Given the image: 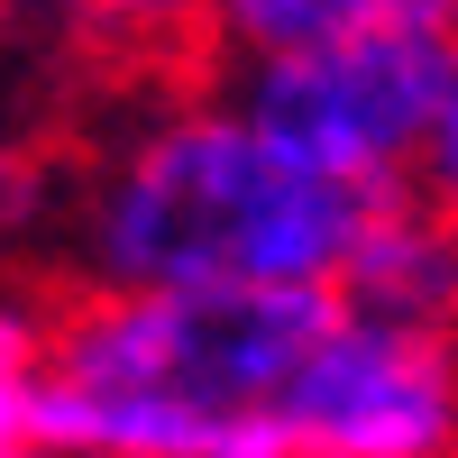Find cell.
I'll return each instance as SVG.
<instances>
[{
  "instance_id": "cell-2",
  "label": "cell",
  "mask_w": 458,
  "mask_h": 458,
  "mask_svg": "<svg viewBox=\"0 0 458 458\" xmlns=\"http://www.w3.org/2000/svg\"><path fill=\"white\" fill-rule=\"evenodd\" d=\"M330 293H73L47 312V458H276Z\"/></svg>"
},
{
  "instance_id": "cell-1",
  "label": "cell",
  "mask_w": 458,
  "mask_h": 458,
  "mask_svg": "<svg viewBox=\"0 0 458 458\" xmlns=\"http://www.w3.org/2000/svg\"><path fill=\"white\" fill-rule=\"evenodd\" d=\"M376 202L293 165L202 73L101 129L55 229L92 293H339Z\"/></svg>"
},
{
  "instance_id": "cell-5",
  "label": "cell",
  "mask_w": 458,
  "mask_h": 458,
  "mask_svg": "<svg viewBox=\"0 0 458 458\" xmlns=\"http://www.w3.org/2000/svg\"><path fill=\"white\" fill-rule=\"evenodd\" d=\"M358 37H449L458 47V0H202L193 47L211 55V73H248V64L358 47Z\"/></svg>"
},
{
  "instance_id": "cell-10",
  "label": "cell",
  "mask_w": 458,
  "mask_h": 458,
  "mask_svg": "<svg viewBox=\"0 0 458 458\" xmlns=\"http://www.w3.org/2000/svg\"><path fill=\"white\" fill-rule=\"evenodd\" d=\"M412 193L458 229V83H449V101H440V129H431V147H422V165H412Z\"/></svg>"
},
{
  "instance_id": "cell-3",
  "label": "cell",
  "mask_w": 458,
  "mask_h": 458,
  "mask_svg": "<svg viewBox=\"0 0 458 458\" xmlns=\"http://www.w3.org/2000/svg\"><path fill=\"white\" fill-rule=\"evenodd\" d=\"M211 83L293 165L349 183V193H403L440 129V101L458 83V47L449 37H358V47L211 73Z\"/></svg>"
},
{
  "instance_id": "cell-8",
  "label": "cell",
  "mask_w": 458,
  "mask_h": 458,
  "mask_svg": "<svg viewBox=\"0 0 458 458\" xmlns=\"http://www.w3.org/2000/svg\"><path fill=\"white\" fill-rule=\"evenodd\" d=\"M64 10L83 37H110V47H193L202 37V0H47Z\"/></svg>"
},
{
  "instance_id": "cell-6",
  "label": "cell",
  "mask_w": 458,
  "mask_h": 458,
  "mask_svg": "<svg viewBox=\"0 0 458 458\" xmlns=\"http://www.w3.org/2000/svg\"><path fill=\"white\" fill-rule=\"evenodd\" d=\"M339 302H358L376 321H403V330H449L458 339V229L412 193H386L358 229V257L339 276Z\"/></svg>"
},
{
  "instance_id": "cell-4",
  "label": "cell",
  "mask_w": 458,
  "mask_h": 458,
  "mask_svg": "<svg viewBox=\"0 0 458 458\" xmlns=\"http://www.w3.org/2000/svg\"><path fill=\"white\" fill-rule=\"evenodd\" d=\"M276 458H458V339L330 293L276 394Z\"/></svg>"
},
{
  "instance_id": "cell-9",
  "label": "cell",
  "mask_w": 458,
  "mask_h": 458,
  "mask_svg": "<svg viewBox=\"0 0 458 458\" xmlns=\"http://www.w3.org/2000/svg\"><path fill=\"white\" fill-rule=\"evenodd\" d=\"M55 193H64V174L37 157L28 138L0 129V257H19L28 239H47V229H55Z\"/></svg>"
},
{
  "instance_id": "cell-7",
  "label": "cell",
  "mask_w": 458,
  "mask_h": 458,
  "mask_svg": "<svg viewBox=\"0 0 458 458\" xmlns=\"http://www.w3.org/2000/svg\"><path fill=\"white\" fill-rule=\"evenodd\" d=\"M0 458H47V312L0 293Z\"/></svg>"
}]
</instances>
